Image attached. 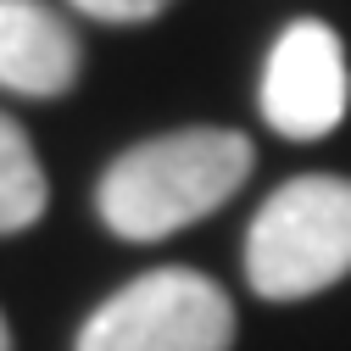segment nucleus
I'll list each match as a JSON object with an SVG mask.
<instances>
[{
	"mask_svg": "<svg viewBox=\"0 0 351 351\" xmlns=\"http://www.w3.org/2000/svg\"><path fill=\"white\" fill-rule=\"evenodd\" d=\"M84 73L73 23L45 0H0V90L28 101L67 95Z\"/></svg>",
	"mask_w": 351,
	"mask_h": 351,
	"instance_id": "5",
	"label": "nucleus"
},
{
	"mask_svg": "<svg viewBox=\"0 0 351 351\" xmlns=\"http://www.w3.org/2000/svg\"><path fill=\"white\" fill-rule=\"evenodd\" d=\"M351 274V179L295 173L245 229V285L262 301H306Z\"/></svg>",
	"mask_w": 351,
	"mask_h": 351,
	"instance_id": "2",
	"label": "nucleus"
},
{
	"mask_svg": "<svg viewBox=\"0 0 351 351\" xmlns=\"http://www.w3.org/2000/svg\"><path fill=\"white\" fill-rule=\"evenodd\" d=\"M262 123L285 140H324L351 112V67L346 45L324 17H295L274 34L262 56V84H256Z\"/></svg>",
	"mask_w": 351,
	"mask_h": 351,
	"instance_id": "4",
	"label": "nucleus"
},
{
	"mask_svg": "<svg viewBox=\"0 0 351 351\" xmlns=\"http://www.w3.org/2000/svg\"><path fill=\"white\" fill-rule=\"evenodd\" d=\"M0 351H12V329H6V318H0Z\"/></svg>",
	"mask_w": 351,
	"mask_h": 351,
	"instance_id": "8",
	"label": "nucleus"
},
{
	"mask_svg": "<svg viewBox=\"0 0 351 351\" xmlns=\"http://www.w3.org/2000/svg\"><path fill=\"white\" fill-rule=\"evenodd\" d=\"M73 12H84V17H95V23H117V28H134V23H151V17H162L173 0H67Z\"/></svg>",
	"mask_w": 351,
	"mask_h": 351,
	"instance_id": "7",
	"label": "nucleus"
},
{
	"mask_svg": "<svg viewBox=\"0 0 351 351\" xmlns=\"http://www.w3.org/2000/svg\"><path fill=\"white\" fill-rule=\"evenodd\" d=\"M251 140L240 128H167L128 145L95 184V212L117 240H167L212 217L251 179Z\"/></svg>",
	"mask_w": 351,
	"mask_h": 351,
	"instance_id": "1",
	"label": "nucleus"
},
{
	"mask_svg": "<svg viewBox=\"0 0 351 351\" xmlns=\"http://www.w3.org/2000/svg\"><path fill=\"white\" fill-rule=\"evenodd\" d=\"M234 329V301L217 279L151 268L84 318L73 351H229Z\"/></svg>",
	"mask_w": 351,
	"mask_h": 351,
	"instance_id": "3",
	"label": "nucleus"
},
{
	"mask_svg": "<svg viewBox=\"0 0 351 351\" xmlns=\"http://www.w3.org/2000/svg\"><path fill=\"white\" fill-rule=\"evenodd\" d=\"M45 201H51V184H45V167H39L34 140L0 112V234L34 229Z\"/></svg>",
	"mask_w": 351,
	"mask_h": 351,
	"instance_id": "6",
	"label": "nucleus"
}]
</instances>
